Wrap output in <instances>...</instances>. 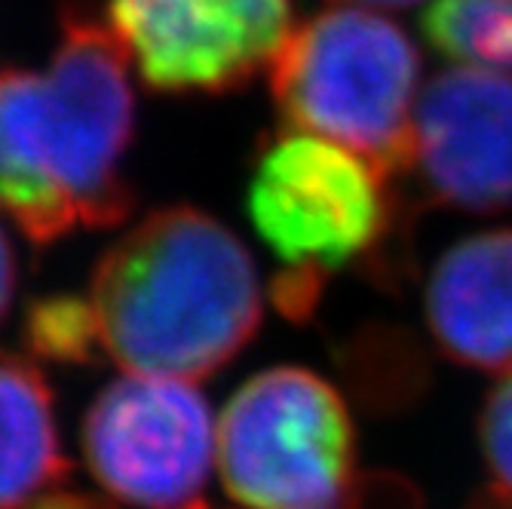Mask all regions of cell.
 Segmentation results:
<instances>
[{
    "instance_id": "6da1fadb",
    "label": "cell",
    "mask_w": 512,
    "mask_h": 509,
    "mask_svg": "<svg viewBox=\"0 0 512 509\" xmlns=\"http://www.w3.org/2000/svg\"><path fill=\"white\" fill-rule=\"evenodd\" d=\"M132 114L126 46L68 10L50 71H0V212L40 246L120 224Z\"/></svg>"
},
{
    "instance_id": "7a4b0ae2",
    "label": "cell",
    "mask_w": 512,
    "mask_h": 509,
    "mask_svg": "<svg viewBox=\"0 0 512 509\" xmlns=\"http://www.w3.org/2000/svg\"><path fill=\"white\" fill-rule=\"evenodd\" d=\"M89 304L102 353L129 375L200 381L255 338L264 295L237 234L200 209L172 206L111 246Z\"/></svg>"
},
{
    "instance_id": "3957f363",
    "label": "cell",
    "mask_w": 512,
    "mask_h": 509,
    "mask_svg": "<svg viewBox=\"0 0 512 509\" xmlns=\"http://www.w3.org/2000/svg\"><path fill=\"white\" fill-rule=\"evenodd\" d=\"M270 92L295 132L353 151L381 178L408 169L421 56L387 16L341 7L301 22L270 62Z\"/></svg>"
},
{
    "instance_id": "277c9868",
    "label": "cell",
    "mask_w": 512,
    "mask_h": 509,
    "mask_svg": "<svg viewBox=\"0 0 512 509\" xmlns=\"http://www.w3.org/2000/svg\"><path fill=\"white\" fill-rule=\"evenodd\" d=\"M353 451L344 399L307 368L261 372L221 411V482L249 509H341L353 482Z\"/></svg>"
},
{
    "instance_id": "5b68a950",
    "label": "cell",
    "mask_w": 512,
    "mask_h": 509,
    "mask_svg": "<svg viewBox=\"0 0 512 509\" xmlns=\"http://www.w3.org/2000/svg\"><path fill=\"white\" fill-rule=\"evenodd\" d=\"M384 181L353 151L292 132L261 154L249 215L286 267L325 276L381 237L387 224Z\"/></svg>"
},
{
    "instance_id": "8992f818",
    "label": "cell",
    "mask_w": 512,
    "mask_h": 509,
    "mask_svg": "<svg viewBox=\"0 0 512 509\" xmlns=\"http://www.w3.org/2000/svg\"><path fill=\"white\" fill-rule=\"evenodd\" d=\"M212 414L194 381L126 375L83 421V451L99 485L142 509H188L212 464Z\"/></svg>"
},
{
    "instance_id": "52a82bcc",
    "label": "cell",
    "mask_w": 512,
    "mask_h": 509,
    "mask_svg": "<svg viewBox=\"0 0 512 509\" xmlns=\"http://www.w3.org/2000/svg\"><path fill=\"white\" fill-rule=\"evenodd\" d=\"M111 28L163 92H221L273 62L292 31L289 0H111Z\"/></svg>"
},
{
    "instance_id": "ba28073f",
    "label": "cell",
    "mask_w": 512,
    "mask_h": 509,
    "mask_svg": "<svg viewBox=\"0 0 512 509\" xmlns=\"http://www.w3.org/2000/svg\"><path fill=\"white\" fill-rule=\"evenodd\" d=\"M408 169L454 209L512 206V77L463 65L433 77L414 108Z\"/></svg>"
},
{
    "instance_id": "9c48e42d",
    "label": "cell",
    "mask_w": 512,
    "mask_h": 509,
    "mask_svg": "<svg viewBox=\"0 0 512 509\" xmlns=\"http://www.w3.org/2000/svg\"><path fill=\"white\" fill-rule=\"evenodd\" d=\"M427 326L457 365L512 372V230L454 243L427 283Z\"/></svg>"
},
{
    "instance_id": "30bf717a",
    "label": "cell",
    "mask_w": 512,
    "mask_h": 509,
    "mask_svg": "<svg viewBox=\"0 0 512 509\" xmlns=\"http://www.w3.org/2000/svg\"><path fill=\"white\" fill-rule=\"evenodd\" d=\"M68 476L53 390L25 359L0 356V509H28Z\"/></svg>"
},
{
    "instance_id": "8fae6325",
    "label": "cell",
    "mask_w": 512,
    "mask_h": 509,
    "mask_svg": "<svg viewBox=\"0 0 512 509\" xmlns=\"http://www.w3.org/2000/svg\"><path fill=\"white\" fill-rule=\"evenodd\" d=\"M421 25L445 59L512 71V0H433Z\"/></svg>"
},
{
    "instance_id": "7c38bea8",
    "label": "cell",
    "mask_w": 512,
    "mask_h": 509,
    "mask_svg": "<svg viewBox=\"0 0 512 509\" xmlns=\"http://www.w3.org/2000/svg\"><path fill=\"white\" fill-rule=\"evenodd\" d=\"M25 341L37 356L65 365H86L102 350L96 313L89 298L80 295L34 301L25 313Z\"/></svg>"
},
{
    "instance_id": "4fadbf2b",
    "label": "cell",
    "mask_w": 512,
    "mask_h": 509,
    "mask_svg": "<svg viewBox=\"0 0 512 509\" xmlns=\"http://www.w3.org/2000/svg\"><path fill=\"white\" fill-rule=\"evenodd\" d=\"M479 436L497 497L512 503V372L491 390L482 408Z\"/></svg>"
},
{
    "instance_id": "5bb4252c",
    "label": "cell",
    "mask_w": 512,
    "mask_h": 509,
    "mask_svg": "<svg viewBox=\"0 0 512 509\" xmlns=\"http://www.w3.org/2000/svg\"><path fill=\"white\" fill-rule=\"evenodd\" d=\"M28 509H114L111 503H105L96 494H86V491H74V488H53L50 494H43L40 500H34Z\"/></svg>"
},
{
    "instance_id": "9a60e30c",
    "label": "cell",
    "mask_w": 512,
    "mask_h": 509,
    "mask_svg": "<svg viewBox=\"0 0 512 509\" xmlns=\"http://www.w3.org/2000/svg\"><path fill=\"white\" fill-rule=\"evenodd\" d=\"M13 295H16V261H13V249H10L7 234L0 230V319L7 316Z\"/></svg>"
},
{
    "instance_id": "2e32d148",
    "label": "cell",
    "mask_w": 512,
    "mask_h": 509,
    "mask_svg": "<svg viewBox=\"0 0 512 509\" xmlns=\"http://www.w3.org/2000/svg\"><path fill=\"white\" fill-rule=\"evenodd\" d=\"M341 4H359L362 10H365V7H378V10H405V7L421 4V0H341Z\"/></svg>"
},
{
    "instance_id": "e0dca14e",
    "label": "cell",
    "mask_w": 512,
    "mask_h": 509,
    "mask_svg": "<svg viewBox=\"0 0 512 509\" xmlns=\"http://www.w3.org/2000/svg\"><path fill=\"white\" fill-rule=\"evenodd\" d=\"M470 509H512V503L494 494V497H488V500H479V503H476V506H470Z\"/></svg>"
}]
</instances>
